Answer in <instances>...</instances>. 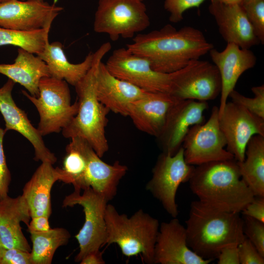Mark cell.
<instances>
[{"label":"cell","instance_id":"cell-19","mask_svg":"<svg viewBox=\"0 0 264 264\" xmlns=\"http://www.w3.org/2000/svg\"><path fill=\"white\" fill-rule=\"evenodd\" d=\"M86 155L85 172L74 188L81 190L90 187L109 202L116 196L119 183L126 174L128 167L118 161L112 165L105 162L88 143Z\"/></svg>","mask_w":264,"mask_h":264},{"label":"cell","instance_id":"cell-44","mask_svg":"<svg viewBox=\"0 0 264 264\" xmlns=\"http://www.w3.org/2000/svg\"><path fill=\"white\" fill-rule=\"evenodd\" d=\"M2 247H4V246L2 245V244L1 242V241L0 240V248Z\"/></svg>","mask_w":264,"mask_h":264},{"label":"cell","instance_id":"cell-35","mask_svg":"<svg viewBox=\"0 0 264 264\" xmlns=\"http://www.w3.org/2000/svg\"><path fill=\"white\" fill-rule=\"evenodd\" d=\"M6 132L0 127V200L8 196L9 187L11 180L3 150V138Z\"/></svg>","mask_w":264,"mask_h":264},{"label":"cell","instance_id":"cell-18","mask_svg":"<svg viewBox=\"0 0 264 264\" xmlns=\"http://www.w3.org/2000/svg\"><path fill=\"white\" fill-rule=\"evenodd\" d=\"M209 53L221 79V89L218 107L220 115L227 102L230 93L235 89L238 79L245 71L254 67L257 58L250 49L242 48L233 43H227L222 51L213 48Z\"/></svg>","mask_w":264,"mask_h":264},{"label":"cell","instance_id":"cell-13","mask_svg":"<svg viewBox=\"0 0 264 264\" xmlns=\"http://www.w3.org/2000/svg\"><path fill=\"white\" fill-rule=\"evenodd\" d=\"M219 122L227 150L238 162L244 160L251 138L255 135L264 136V119L232 101L226 104L219 115Z\"/></svg>","mask_w":264,"mask_h":264},{"label":"cell","instance_id":"cell-30","mask_svg":"<svg viewBox=\"0 0 264 264\" xmlns=\"http://www.w3.org/2000/svg\"><path fill=\"white\" fill-rule=\"evenodd\" d=\"M70 139L66 147L63 167L60 168V171L61 181L74 186L81 178L86 167V146L88 142L80 137Z\"/></svg>","mask_w":264,"mask_h":264},{"label":"cell","instance_id":"cell-4","mask_svg":"<svg viewBox=\"0 0 264 264\" xmlns=\"http://www.w3.org/2000/svg\"><path fill=\"white\" fill-rule=\"evenodd\" d=\"M111 48V44L108 42L94 52L91 66L74 86L79 104L78 112L62 131L65 138L80 137L85 140L101 158L109 149L106 127L110 110L97 99L96 77L100 63Z\"/></svg>","mask_w":264,"mask_h":264},{"label":"cell","instance_id":"cell-27","mask_svg":"<svg viewBox=\"0 0 264 264\" xmlns=\"http://www.w3.org/2000/svg\"><path fill=\"white\" fill-rule=\"evenodd\" d=\"M242 179L255 197H264V136L255 135L248 141L243 161H237Z\"/></svg>","mask_w":264,"mask_h":264},{"label":"cell","instance_id":"cell-40","mask_svg":"<svg viewBox=\"0 0 264 264\" xmlns=\"http://www.w3.org/2000/svg\"><path fill=\"white\" fill-rule=\"evenodd\" d=\"M47 216H40L31 218L27 225L28 231L45 232L51 229Z\"/></svg>","mask_w":264,"mask_h":264},{"label":"cell","instance_id":"cell-34","mask_svg":"<svg viewBox=\"0 0 264 264\" xmlns=\"http://www.w3.org/2000/svg\"><path fill=\"white\" fill-rule=\"evenodd\" d=\"M205 0H164V7L170 13L169 20L178 23L183 19L184 12L191 8L199 7Z\"/></svg>","mask_w":264,"mask_h":264},{"label":"cell","instance_id":"cell-9","mask_svg":"<svg viewBox=\"0 0 264 264\" xmlns=\"http://www.w3.org/2000/svg\"><path fill=\"white\" fill-rule=\"evenodd\" d=\"M194 168L186 162L182 147L173 155L162 152L157 158L146 189L173 218L178 213L176 200L177 189L181 183L189 181Z\"/></svg>","mask_w":264,"mask_h":264},{"label":"cell","instance_id":"cell-7","mask_svg":"<svg viewBox=\"0 0 264 264\" xmlns=\"http://www.w3.org/2000/svg\"><path fill=\"white\" fill-rule=\"evenodd\" d=\"M150 20L143 1L99 0L93 30L106 34L112 41L120 38H133L147 29Z\"/></svg>","mask_w":264,"mask_h":264},{"label":"cell","instance_id":"cell-43","mask_svg":"<svg viewBox=\"0 0 264 264\" xmlns=\"http://www.w3.org/2000/svg\"><path fill=\"white\" fill-rule=\"evenodd\" d=\"M7 0H0V3L7 1Z\"/></svg>","mask_w":264,"mask_h":264},{"label":"cell","instance_id":"cell-36","mask_svg":"<svg viewBox=\"0 0 264 264\" xmlns=\"http://www.w3.org/2000/svg\"><path fill=\"white\" fill-rule=\"evenodd\" d=\"M240 264H264V257L246 237L238 245Z\"/></svg>","mask_w":264,"mask_h":264},{"label":"cell","instance_id":"cell-10","mask_svg":"<svg viewBox=\"0 0 264 264\" xmlns=\"http://www.w3.org/2000/svg\"><path fill=\"white\" fill-rule=\"evenodd\" d=\"M105 65L115 77L147 92L171 94V74L154 70L147 59L126 47L114 50Z\"/></svg>","mask_w":264,"mask_h":264},{"label":"cell","instance_id":"cell-14","mask_svg":"<svg viewBox=\"0 0 264 264\" xmlns=\"http://www.w3.org/2000/svg\"><path fill=\"white\" fill-rule=\"evenodd\" d=\"M63 8L37 0H9L0 3V27L33 30L50 28Z\"/></svg>","mask_w":264,"mask_h":264},{"label":"cell","instance_id":"cell-45","mask_svg":"<svg viewBox=\"0 0 264 264\" xmlns=\"http://www.w3.org/2000/svg\"><path fill=\"white\" fill-rule=\"evenodd\" d=\"M37 0L43 1L44 0Z\"/></svg>","mask_w":264,"mask_h":264},{"label":"cell","instance_id":"cell-2","mask_svg":"<svg viewBox=\"0 0 264 264\" xmlns=\"http://www.w3.org/2000/svg\"><path fill=\"white\" fill-rule=\"evenodd\" d=\"M240 214L192 201L186 221L188 246L202 259L213 261L224 247L238 246L245 238Z\"/></svg>","mask_w":264,"mask_h":264},{"label":"cell","instance_id":"cell-12","mask_svg":"<svg viewBox=\"0 0 264 264\" xmlns=\"http://www.w3.org/2000/svg\"><path fill=\"white\" fill-rule=\"evenodd\" d=\"M171 74V94L178 99L207 102L220 93V73L216 66L208 61L192 60Z\"/></svg>","mask_w":264,"mask_h":264},{"label":"cell","instance_id":"cell-37","mask_svg":"<svg viewBox=\"0 0 264 264\" xmlns=\"http://www.w3.org/2000/svg\"><path fill=\"white\" fill-rule=\"evenodd\" d=\"M0 264H32L30 252L2 247L0 248Z\"/></svg>","mask_w":264,"mask_h":264},{"label":"cell","instance_id":"cell-29","mask_svg":"<svg viewBox=\"0 0 264 264\" xmlns=\"http://www.w3.org/2000/svg\"><path fill=\"white\" fill-rule=\"evenodd\" d=\"M50 29L21 30L0 27V46L13 45L38 55L49 42Z\"/></svg>","mask_w":264,"mask_h":264},{"label":"cell","instance_id":"cell-31","mask_svg":"<svg viewBox=\"0 0 264 264\" xmlns=\"http://www.w3.org/2000/svg\"><path fill=\"white\" fill-rule=\"evenodd\" d=\"M260 43H264V0H242L239 3Z\"/></svg>","mask_w":264,"mask_h":264},{"label":"cell","instance_id":"cell-8","mask_svg":"<svg viewBox=\"0 0 264 264\" xmlns=\"http://www.w3.org/2000/svg\"><path fill=\"white\" fill-rule=\"evenodd\" d=\"M81 194V190L74 189L63 201V207L81 206L85 214L82 227L75 237L79 251L75 261L79 263L88 253L99 250L106 245L107 229L105 218L108 201L91 188H87Z\"/></svg>","mask_w":264,"mask_h":264},{"label":"cell","instance_id":"cell-42","mask_svg":"<svg viewBox=\"0 0 264 264\" xmlns=\"http://www.w3.org/2000/svg\"><path fill=\"white\" fill-rule=\"evenodd\" d=\"M215 1L228 4L240 3L242 0H214Z\"/></svg>","mask_w":264,"mask_h":264},{"label":"cell","instance_id":"cell-41","mask_svg":"<svg viewBox=\"0 0 264 264\" xmlns=\"http://www.w3.org/2000/svg\"><path fill=\"white\" fill-rule=\"evenodd\" d=\"M81 264H105L102 254L99 250L93 251L87 254L79 262Z\"/></svg>","mask_w":264,"mask_h":264},{"label":"cell","instance_id":"cell-24","mask_svg":"<svg viewBox=\"0 0 264 264\" xmlns=\"http://www.w3.org/2000/svg\"><path fill=\"white\" fill-rule=\"evenodd\" d=\"M59 167L42 162L25 184L22 195L29 207L31 217H49L51 211V191L54 183L62 180Z\"/></svg>","mask_w":264,"mask_h":264},{"label":"cell","instance_id":"cell-5","mask_svg":"<svg viewBox=\"0 0 264 264\" xmlns=\"http://www.w3.org/2000/svg\"><path fill=\"white\" fill-rule=\"evenodd\" d=\"M105 218L106 244L116 243L124 256L140 255L145 263L154 264V245L159 227L156 219L142 209L128 217L119 214L113 205L108 203Z\"/></svg>","mask_w":264,"mask_h":264},{"label":"cell","instance_id":"cell-26","mask_svg":"<svg viewBox=\"0 0 264 264\" xmlns=\"http://www.w3.org/2000/svg\"><path fill=\"white\" fill-rule=\"evenodd\" d=\"M38 56L46 64L50 76L64 80L74 87L91 66L94 52H89L83 62L72 64L67 59L62 44L54 42H48L44 50Z\"/></svg>","mask_w":264,"mask_h":264},{"label":"cell","instance_id":"cell-32","mask_svg":"<svg viewBox=\"0 0 264 264\" xmlns=\"http://www.w3.org/2000/svg\"><path fill=\"white\" fill-rule=\"evenodd\" d=\"M251 90L254 95L252 98L246 97L235 89L230 93L229 97L232 102L264 119V85L253 87Z\"/></svg>","mask_w":264,"mask_h":264},{"label":"cell","instance_id":"cell-25","mask_svg":"<svg viewBox=\"0 0 264 264\" xmlns=\"http://www.w3.org/2000/svg\"><path fill=\"white\" fill-rule=\"evenodd\" d=\"M0 73L23 86L35 97L39 95L41 79L50 76L46 64L41 58L20 48L14 63L0 64Z\"/></svg>","mask_w":264,"mask_h":264},{"label":"cell","instance_id":"cell-28","mask_svg":"<svg viewBox=\"0 0 264 264\" xmlns=\"http://www.w3.org/2000/svg\"><path fill=\"white\" fill-rule=\"evenodd\" d=\"M32 247L30 251L32 264H50L57 249L67 244L71 235L64 228H51L45 232L28 231Z\"/></svg>","mask_w":264,"mask_h":264},{"label":"cell","instance_id":"cell-1","mask_svg":"<svg viewBox=\"0 0 264 264\" xmlns=\"http://www.w3.org/2000/svg\"><path fill=\"white\" fill-rule=\"evenodd\" d=\"M132 39L126 48L147 59L154 70L167 74L181 69L214 48L200 30L190 26L177 29L167 24Z\"/></svg>","mask_w":264,"mask_h":264},{"label":"cell","instance_id":"cell-20","mask_svg":"<svg viewBox=\"0 0 264 264\" xmlns=\"http://www.w3.org/2000/svg\"><path fill=\"white\" fill-rule=\"evenodd\" d=\"M208 10L227 43H233L245 49L260 43L239 3H224L211 0Z\"/></svg>","mask_w":264,"mask_h":264},{"label":"cell","instance_id":"cell-46","mask_svg":"<svg viewBox=\"0 0 264 264\" xmlns=\"http://www.w3.org/2000/svg\"><path fill=\"white\" fill-rule=\"evenodd\" d=\"M140 0L143 1V0Z\"/></svg>","mask_w":264,"mask_h":264},{"label":"cell","instance_id":"cell-21","mask_svg":"<svg viewBox=\"0 0 264 264\" xmlns=\"http://www.w3.org/2000/svg\"><path fill=\"white\" fill-rule=\"evenodd\" d=\"M178 100L171 93L148 92L130 104L127 116L138 130L157 138L169 112Z\"/></svg>","mask_w":264,"mask_h":264},{"label":"cell","instance_id":"cell-33","mask_svg":"<svg viewBox=\"0 0 264 264\" xmlns=\"http://www.w3.org/2000/svg\"><path fill=\"white\" fill-rule=\"evenodd\" d=\"M243 216V231L245 237L264 257V222Z\"/></svg>","mask_w":264,"mask_h":264},{"label":"cell","instance_id":"cell-16","mask_svg":"<svg viewBox=\"0 0 264 264\" xmlns=\"http://www.w3.org/2000/svg\"><path fill=\"white\" fill-rule=\"evenodd\" d=\"M15 84L8 79L0 88V112L5 122L4 130L16 131L25 137L34 148L36 161L53 165L57 160L56 156L46 146L37 128L33 126L25 112L17 106L12 97Z\"/></svg>","mask_w":264,"mask_h":264},{"label":"cell","instance_id":"cell-11","mask_svg":"<svg viewBox=\"0 0 264 264\" xmlns=\"http://www.w3.org/2000/svg\"><path fill=\"white\" fill-rule=\"evenodd\" d=\"M219 119V108L214 106L207 121L190 128L182 145L187 164L198 166L234 158L224 149L226 142L220 130Z\"/></svg>","mask_w":264,"mask_h":264},{"label":"cell","instance_id":"cell-15","mask_svg":"<svg viewBox=\"0 0 264 264\" xmlns=\"http://www.w3.org/2000/svg\"><path fill=\"white\" fill-rule=\"evenodd\" d=\"M206 101L178 100L171 109L163 130L157 137L162 152L175 154L182 147L190 128L204 123Z\"/></svg>","mask_w":264,"mask_h":264},{"label":"cell","instance_id":"cell-38","mask_svg":"<svg viewBox=\"0 0 264 264\" xmlns=\"http://www.w3.org/2000/svg\"><path fill=\"white\" fill-rule=\"evenodd\" d=\"M246 216L264 222V197H255L241 212Z\"/></svg>","mask_w":264,"mask_h":264},{"label":"cell","instance_id":"cell-22","mask_svg":"<svg viewBox=\"0 0 264 264\" xmlns=\"http://www.w3.org/2000/svg\"><path fill=\"white\" fill-rule=\"evenodd\" d=\"M96 91L98 100L110 111L124 116H127L130 104L149 92L112 75L102 61L98 68Z\"/></svg>","mask_w":264,"mask_h":264},{"label":"cell","instance_id":"cell-6","mask_svg":"<svg viewBox=\"0 0 264 264\" xmlns=\"http://www.w3.org/2000/svg\"><path fill=\"white\" fill-rule=\"evenodd\" d=\"M68 84L64 80L47 76L40 81L38 97L22 90L39 113L40 121L37 129L42 136L60 132L78 112V102L76 99L73 104L71 103Z\"/></svg>","mask_w":264,"mask_h":264},{"label":"cell","instance_id":"cell-3","mask_svg":"<svg viewBox=\"0 0 264 264\" xmlns=\"http://www.w3.org/2000/svg\"><path fill=\"white\" fill-rule=\"evenodd\" d=\"M188 181L198 200L222 211L240 213L255 198L234 158L197 166Z\"/></svg>","mask_w":264,"mask_h":264},{"label":"cell","instance_id":"cell-23","mask_svg":"<svg viewBox=\"0 0 264 264\" xmlns=\"http://www.w3.org/2000/svg\"><path fill=\"white\" fill-rule=\"evenodd\" d=\"M31 218L29 207L22 195L14 198L7 196L0 200V240L4 247L31 251L21 225L22 222L27 226Z\"/></svg>","mask_w":264,"mask_h":264},{"label":"cell","instance_id":"cell-39","mask_svg":"<svg viewBox=\"0 0 264 264\" xmlns=\"http://www.w3.org/2000/svg\"><path fill=\"white\" fill-rule=\"evenodd\" d=\"M217 259L218 264H240L238 246H230L223 248Z\"/></svg>","mask_w":264,"mask_h":264},{"label":"cell","instance_id":"cell-17","mask_svg":"<svg viewBox=\"0 0 264 264\" xmlns=\"http://www.w3.org/2000/svg\"><path fill=\"white\" fill-rule=\"evenodd\" d=\"M188 246L186 228L176 218L159 225L154 249L155 264H208Z\"/></svg>","mask_w":264,"mask_h":264}]
</instances>
